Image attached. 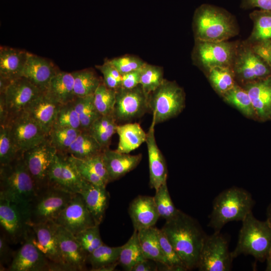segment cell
Instances as JSON below:
<instances>
[{"label": "cell", "mask_w": 271, "mask_h": 271, "mask_svg": "<svg viewBox=\"0 0 271 271\" xmlns=\"http://www.w3.org/2000/svg\"><path fill=\"white\" fill-rule=\"evenodd\" d=\"M247 91L256 115L261 120L271 118V75L247 84Z\"/></svg>", "instance_id": "484cf974"}, {"label": "cell", "mask_w": 271, "mask_h": 271, "mask_svg": "<svg viewBox=\"0 0 271 271\" xmlns=\"http://www.w3.org/2000/svg\"><path fill=\"white\" fill-rule=\"evenodd\" d=\"M28 52L17 49L1 47L0 78L10 81L21 77Z\"/></svg>", "instance_id": "83f0119b"}, {"label": "cell", "mask_w": 271, "mask_h": 271, "mask_svg": "<svg viewBox=\"0 0 271 271\" xmlns=\"http://www.w3.org/2000/svg\"><path fill=\"white\" fill-rule=\"evenodd\" d=\"M253 28L249 38L252 45L271 40V11L255 10L249 15Z\"/></svg>", "instance_id": "836d02e7"}, {"label": "cell", "mask_w": 271, "mask_h": 271, "mask_svg": "<svg viewBox=\"0 0 271 271\" xmlns=\"http://www.w3.org/2000/svg\"><path fill=\"white\" fill-rule=\"evenodd\" d=\"M233 259L227 239L220 232H214L205 237L197 268L200 271H229Z\"/></svg>", "instance_id": "9c48e42d"}, {"label": "cell", "mask_w": 271, "mask_h": 271, "mask_svg": "<svg viewBox=\"0 0 271 271\" xmlns=\"http://www.w3.org/2000/svg\"><path fill=\"white\" fill-rule=\"evenodd\" d=\"M162 250L169 265V270H188L172 244L161 229L158 230Z\"/></svg>", "instance_id": "7dc6e473"}, {"label": "cell", "mask_w": 271, "mask_h": 271, "mask_svg": "<svg viewBox=\"0 0 271 271\" xmlns=\"http://www.w3.org/2000/svg\"><path fill=\"white\" fill-rule=\"evenodd\" d=\"M10 241L5 234L0 237V266L1 270H4L5 266L10 265L15 253L10 247ZM8 269V268H7Z\"/></svg>", "instance_id": "db71d44e"}, {"label": "cell", "mask_w": 271, "mask_h": 271, "mask_svg": "<svg viewBox=\"0 0 271 271\" xmlns=\"http://www.w3.org/2000/svg\"><path fill=\"white\" fill-rule=\"evenodd\" d=\"M56 236L67 270H86L87 254L82 248L75 235L56 224Z\"/></svg>", "instance_id": "ffe728a7"}, {"label": "cell", "mask_w": 271, "mask_h": 271, "mask_svg": "<svg viewBox=\"0 0 271 271\" xmlns=\"http://www.w3.org/2000/svg\"><path fill=\"white\" fill-rule=\"evenodd\" d=\"M49 185L72 194L80 193L88 182L81 176L71 157L57 153L51 166Z\"/></svg>", "instance_id": "8fae6325"}, {"label": "cell", "mask_w": 271, "mask_h": 271, "mask_svg": "<svg viewBox=\"0 0 271 271\" xmlns=\"http://www.w3.org/2000/svg\"><path fill=\"white\" fill-rule=\"evenodd\" d=\"M6 124L20 155L38 145L48 137L24 111L10 118Z\"/></svg>", "instance_id": "4fadbf2b"}, {"label": "cell", "mask_w": 271, "mask_h": 271, "mask_svg": "<svg viewBox=\"0 0 271 271\" xmlns=\"http://www.w3.org/2000/svg\"><path fill=\"white\" fill-rule=\"evenodd\" d=\"M128 213L134 229L138 231L154 227L160 217L154 197L139 195L130 203Z\"/></svg>", "instance_id": "cb8c5ba5"}, {"label": "cell", "mask_w": 271, "mask_h": 271, "mask_svg": "<svg viewBox=\"0 0 271 271\" xmlns=\"http://www.w3.org/2000/svg\"><path fill=\"white\" fill-rule=\"evenodd\" d=\"M251 47L271 69V40L253 44Z\"/></svg>", "instance_id": "11a10c76"}, {"label": "cell", "mask_w": 271, "mask_h": 271, "mask_svg": "<svg viewBox=\"0 0 271 271\" xmlns=\"http://www.w3.org/2000/svg\"><path fill=\"white\" fill-rule=\"evenodd\" d=\"M99 226L96 224L75 235L82 248L87 255L103 244Z\"/></svg>", "instance_id": "c3c4849f"}, {"label": "cell", "mask_w": 271, "mask_h": 271, "mask_svg": "<svg viewBox=\"0 0 271 271\" xmlns=\"http://www.w3.org/2000/svg\"><path fill=\"white\" fill-rule=\"evenodd\" d=\"M193 28L196 40L217 42L236 35L238 28L234 17L222 8L208 4L195 11Z\"/></svg>", "instance_id": "7a4b0ae2"}, {"label": "cell", "mask_w": 271, "mask_h": 271, "mask_svg": "<svg viewBox=\"0 0 271 271\" xmlns=\"http://www.w3.org/2000/svg\"><path fill=\"white\" fill-rule=\"evenodd\" d=\"M155 191V195L153 197L160 217L166 220L175 217L180 210L175 206L172 200L167 183L162 185Z\"/></svg>", "instance_id": "ee69618b"}, {"label": "cell", "mask_w": 271, "mask_h": 271, "mask_svg": "<svg viewBox=\"0 0 271 271\" xmlns=\"http://www.w3.org/2000/svg\"><path fill=\"white\" fill-rule=\"evenodd\" d=\"M20 155L14 144L8 126L0 125V166L7 165Z\"/></svg>", "instance_id": "f6af8a7d"}, {"label": "cell", "mask_w": 271, "mask_h": 271, "mask_svg": "<svg viewBox=\"0 0 271 271\" xmlns=\"http://www.w3.org/2000/svg\"><path fill=\"white\" fill-rule=\"evenodd\" d=\"M116 100V90L106 86L102 82L93 94V103L101 115L113 114Z\"/></svg>", "instance_id": "60d3db41"}, {"label": "cell", "mask_w": 271, "mask_h": 271, "mask_svg": "<svg viewBox=\"0 0 271 271\" xmlns=\"http://www.w3.org/2000/svg\"><path fill=\"white\" fill-rule=\"evenodd\" d=\"M122 245L117 247L108 246L104 243L87 255V262L91 266V270L98 269L116 262L118 258Z\"/></svg>", "instance_id": "8d00e7d4"}, {"label": "cell", "mask_w": 271, "mask_h": 271, "mask_svg": "<svg viewBox=\"0 0 271 271\" xmlns=\"http://www.w3.org/2000/svg\"><path fill=\"white\" fill-rule=\"evenodd\" d=\"M265 261L266 262L265 270L271 271V249Z\"/></svg>", "instance_id": "91938a15"}, {"label": "cell", "mask_w": 271, "mask_h": 271, "mask_svg": "<svg viewBox=\"0 0 271 271\" xmlns=\"http://www.w3.org/2000/svg\"><path fill=\"white\" fill-rule=\"evenodd\" d=\"M81 130L53 126L47 138L57 153L66 154Z\"/></svg>", "instance_id": "74e56055"}, {"label": "cell", "mask_w": 271, "mask_h": 271, "mask_svg": "<svg viewBox=\"0 0 271 271\" xmlns=\"http://www.w3.org/2000/svg\"><path fill=\"white\" fill-rule=\"evenodd\" d=\"M185 100L183 89L176 82L165 79L148 96L152 120L156 125L177 115L185 106Z\"/></svg>", "instance_id": "8992f818"}, {"label": "cell", "mask_w": 271, "mask_h": 271, "mask_svg": "<svg viewBox=\"0 0 271 271\" xmlns=\"http://www.w3.org/2000/svg\"><path fill=\"white\" fill-rule=\"evenodd\" d=\"M53 126L81 129V122L73 101L60 106Z\"/></svg>", "instance_id": "bcb514c9"}, {"label": "cell", "mask_w": 271, "mask_h": 271, "mask_svg": "<svg viewBox=\"0 0 271 271\" xmlns=\"http://www.w3.org/2000/svg\"><path fill=\"white\" fill-rule=\"evenodd\" d=\"M102 158L111 182L135 169L141 161L142 155H131L108 148L103 150Z\"/></svg>", "instance_id": "d4e9b609"}, {"label": "cell", "mask_w": 271, "mask_h": 271, "mask_svg": "<svg viewBox=\"0 0 271 271\" xmlns=\"http://www.w3.org/2000/svg\"><path fill=\"white\" fill-rule=\"evenodd\" d=\"M251 194L244 189L233 187L220 192L214 199L208 226L220 232L227 223L242 221L254 205Z\"/></svg>", "instance_id": "3957f363"}, {"label": "cell", "mask_w": 271, "mask_h": 271, "mask_svg": "<svg viewBox=\"0 0 271 271\" xmlns=\"http://www.w3.org/2000/svg\"><path fill=\"white\" fill-rule=\"evenodd\" d=\"M241 222L238 240L231 252L232 257L250 255L256 260L265 261L271 249V225L267 220L256 219L252 212Z\"/></svg>", "instance_id": "5b68a950"}, {"label": "cell", "mask_w": 271, "mask_h": 271, "mask_svg": "<svg viewBox=\"0 0 271 271\" xmlns=\"http://www.w3.org/2000/svg\"><path fill=\"white\" fill-rule=\"evenodd\" d=\"M75 95L83 97L93 95L99 85L103 82L94 71L86 69L73 72Z\"/></svg>", "instance_id": "e575fe53"}, {"label": "cell", "mask_w": 271, "mask_h": 271, "mask_svg": "<svg viewBox=\"0 0 271 271\" xmlns=\"http://www.w3.org/2000/svg\"><path fill=\"white\" fill-rule=\"evenodd\" d=\"M51 263L37 248L32 240V230L15 251L7 270L47 271L51 269Z\"/></svg>", "instance_id": "ac0fdd59"}, {"label": "cell", "mask_w": 271, "mask_h": 271, "mask_svg": "<svg viewBox=\"0 0 271 271\" xmlns=\"http://www.w3.org/2000/svg\"><path fill=\"white\" fill-rule=\"evenodd\" d=\"M241 7L245 9L258 8L271 11V0H242Z\"/></svg>", "instance_id": "6f0895ef"}, {"label": "cell", "mask_w": 271, "mask_h": 271, "mask_svg": "<svg viewBox=\"0 0 271 271\" xmlns=\"http://www.w3.org/2000/svg\"><path fill=\"white\" fill-rule=\"evenodd\" d=\"M155 122L152 120L147 133L146 145L148 150L150 186L155 190L167 182L168 169L165 158L158 148L155 136Z\"/></svg>", "instance_id": "44dd1931"}, {"label": "cell", "mask_w": 271, "mask_h": 271, "mask_svg": "<svg viewBox=\"0 0 271 271\" xmlns=\"http://www.w3.org/2000/svg\"><path fill=\"white\" fill-rule=\"evenodd\" d=\"M73 104L80 118L81 129L88 130L92 123L101 116L94 105L93 95L76 97L73 100Z\"/></svg>", "instance_id": "f35d334b"}, {"label": "cell", "mask_w": 271, "mask_h": 271, "mask_svg": "<svg viewBox=\"0 0 271 271\" xmlns=\"http://www.w3.org/2000/svg\"><path fill=\"white\" fill-rule=\"evenodd\" d=\"M55 223L74 235L96 225L82 196L74 194Z\"/></svg>", "instance_id": "e0dca14e"}, {"label": "cell", "mask_w": 271, "mask_h": 271, "mask_svg": "<svg viewBox=\"0 0 271 271\" xmlns=\"http://www.w3.org/2000/svg\"><path fill=\"white\" fill-rule=\"evenodd\" d=\"M96 67L103 75V82L106 86L114 90L120 87L122 75L107 60Z\"/></svg>", "instance_id": "f907efd6"}, {"label": "cell", "mask_w": 271, "mask_h": 271, "mask_svg": "<svg viewBox=\"0 0 271 271\" xmlns=\"http://www.w3.org/2000/svg\"><path fill=\"white\" fill-rule=\"evenodd\" d=\"M141 247L138 231H134L127 240L122 245L118 263L125 270L131 271L132 267L139 262L145 259Z\"/></svg>", "instance_id": "d590c367"}, {"label": "cell", "mask_w": 271, "mask_h": 271, "mask_svg": "<svg viewBox=\"0 0 271 271\" xmlns=\"http://www.w3.org/2000/svg\"><path fill=\"white\" fill-rule=\"evenodd\" d=\"M79 194L83 198L95 224L100 225L104 218L110 197L106 187L97 186L88 182Z\"/></svg>", "instance_id": "4316f807"}, {"label": "cell", "mask_w": 271, "mask_h": 271, "mask_svg": "<svg viewBox=\"0 0 271 271\" xmlns=\"http://www.w3.org/2000/svg\"><path fill=\"white\" fill-rule=\"evenodd\" d=\"M116 133L119 141L116 150L120 153L129 154L146 141L147 133L138 123L117 125Z\"/></svg>", "instance_id": "f546056e"}, {"label": "cell", "mask_w": 271, "mask_h": 271, "mask_svg": "<svg viewBox=\"0 0 271 271\" xmlns=\"http://www.w3.org/2000/svg\"><path fill=\"white\" fill-rule=\"evenodd\" d=\"M222 95L226 101L235 106L245 115L249 117L256 115L250 97L245 89L235 85Z\"/></svg>", "instance_id": "ab89813d"}, {"label": "cell", "mask_w": 271, "mask_h": 271, "mask_svg": "<svg viewBox=\"0 0 271 271\" xmlns=\"http://www.w3.org/2000/svg\"><path fill=\"white\" fill-rule=\"evenodd\" d=\"M232 69L241 79L249 82L271 75V69L251 47H238Z\"/></svg>", "instance_id": "d6986e66"}, {"label": "cell", "mask_w": 271, "mask_h": 271, "mask_svg": "<svg viewBox=\"0 0 271 271\" xmlns=\"http://www.w3.org/2000/svg\"><path fill=\"white\" fill-rule=\"evenodd\" d=\"M209 79L213 87L223 94L234 86V72L232 68L215 67L208 69Z\"/></svg>", "instance_id": "b9f144b4"}, {"label": "cell", "mask_w": 271, "mask_h": 271, "mask_svg": "<svg viewBox=\"0 0 271 271\" xmlns=\"http://www.w3.org/2000/svg\"><path fill=\"white\" fill-rule=\"evenodd\" d=\"M73 72L59 71L51 79L46 93L61 105L73 101L76 96L74 91Z\"/></svg>", "instance_id": "f1b7e54d"}, {"label": "cell", "mask_w": 271, "mask_h": 271, "mask_svg": "<svg viewBox=\"0 0 271 271\" xmlns=\"http://www.w3.org/2000/svg\"><path fill=\"white\" fill-rule=\"evenodd\" d=\"M238 47L236 43L227 41L196 40L193 57L197 64L208 70L215 67L232 68Z\"/></svg>", "instance_id": "30bf717a"}, {"label": "cell", "mask_w": 271, "mask_h": 271, "mask_svg": "<svg viewBox=\"0 0 271 271\" xmlns=\"http://www.w3.org/2000/svg\"><path fill=\"white\" fill-rule=\"evenodd\" d=\"M187 270L197 268L201 249L206 236L199 222L180 210L161 229Z\"/></svg>", "instance_id": "6da1fadb"}, {"label": "cell", "mask_w": 271, "mask_h": 271, "mask_svg": "<svg viewBox=\"0 0 271 271\" xmlns=\"http://www.w3.org/2000/svg\"><path fill=\"white\" fill-rule=\"evenodd\" d=\"M107 61L121 75L141 68L146 63L140 58L131 55H125Z\"/></svg>", "instance_id": "681fc988"}, {"label": "cell", "mask_w": 271, "mask_h": 271, "mask_svg": "<svg viewBox=\"0 0 271 271\" xmlns=\"http://www.w3.org/2000/svg\"><path fill=\"white\" fill-rule=\"evenodd\" d=\"M157 262L148 259H145L137 264L132 268L131 271H155L158 270Z\"/></svg>", "instance_id": "680465c9"}, {"label": "cell", "mask_w": 271, "mask_h": 271, "mask_svg": "<svg viewBox=\"0 0 271 271\" xmlns=\"http://www.w3.org/2000/svg\"><path fill=\"white\" fill-rule=\"evenodd\" d=\"M117 123L113 114L101 115L87 130L97 141L104 150L109 148L112 137L116 133Z\"/></svg>", "instance_id": "d6a6232c"}, {"label": "cell", "mask_w": 271, "mask_h": 271, "mask_svg": "<svg viewBox=\"0 0 271 271\" xmlns=\"http://www.w3.org/2000/svg\"><path fill=\"white\" fill-rule=\"evenodd\" d=\"M71 157L79 173L84 179L92 184L106 187L107 185L104 181L94 172L83 160Z\"/></svg>", "instance_id": "816d5d0a"}, {"label": "cell", "mask_w": 271, "mask_h": 271, "mask_svg": "<svg viewBox=\"0 0 271 271\" xmlns=\"http://www.w3.org/2000/svg\"><path fill=\"white\" fill-rule=\"evenodd\" d=\"M141 68L122 75L120 87L131 89L140 85Z\"/></svg>", "instance_id": "9f6ffc18"}, {"label": "cell", "mask_w": 271, "mask_h": 271, "mask_svg": "<svg viewBox=\"0 0 271 271\" xmlns=\"http://www.w3.org/2000/svg\"><path fill=\"white\" fill-rule=\"evenodd\" d=\"M106 185L110 182L109 177L102 158V154L95 157L82 160Z\"/></svg>", "instance_id": "f5cc1de1"}, {"label": "cell", "mask_w": 271, "mask_h": 271, "mask_svg": "<svg viewBox=\"0 0 271 271\" xmlns=\"http://www.w3.org/2000/svg\"><path fill=\"white\" fill-rule=\"evenodd\" d=\"M103 150L87 130H81L69 149L67 154L80 160H86L102 153Z\"/></svg>", "instance_id": "1f68e13d"}, {"label": "cell", "mask_w": 271, "mask_h": 271, "mask_svg": "<svg viewBox=\"0 0 271 271\" xmlns=\"http://www.w3.org/2000/svg\"><path fill=\"white\" fill-rule=\"evenodd\" d=\"M73 194L50 185L40 190L29 204L32 225L55 222Z\"/></svg>", "instance_id": "52a82bcc"}, {"label": "cell", "mask_w": 271, "mask_h": 271, "mask_svg": "<svg viewBox=\"0 0 271 271\" xmlns=\"http://www.w3.org/2000/svg\"><path fill=\"white\" fill-rule=\"evenodd\" d=\"M266 220L271 225V203L268 205L266 209Z\"/></svg>", "instance_id": "94428289"}, {"label": "cell", "mask_w": 271, "mask_h": 271, "mask_svg": "<svg viewBox=\"0 0 271 271\" xmlns=\"http://www.w3.org/2000/svg\"><path fill=\"white\" fill-rule=\"evenodd\" d=\"M59 71L50 60L28 52L21 76L44 92L52 78Z\"/></svg>", "instance_id": "603a6c76"}, {"label": "cell", "mask_w": 271, "mask_h": 271, "mask_svg": "<svg viewBox=\"0 0 271 271\" xmlns=\"http://www.w3.org/2000/svg\"><path fill=\"white\" fill-rule=\"evenodd\" d=\"M148 96L141 85L116 90L113 115L116 122H128L143 116L150 110Z\"/></svg>", "instance_id": "7c38bea8"}, {"label": "cell", "mask_w": 271, "mask_h": 271, "mask_svg": "<svg viewBox=\"0 0 271 271\" xmlns=\"http://www.w3.org/2000/svg\"><path fill=\"white\" fill-rule=\"evenodd\" d=\"M164 79L161 67L145 63L141 68L140 84L147 94L157 89Z\"/></svg>", "instance_id": "7bdbcfd3"}, {"label": "cell", "mask_w": 271, "mask_h": 271, "mask_svg": "<svg viewBox=\"0 0 271 271\" xmlns=\"http://www.w3.org/2000/svg\"><path fill=\"white\" fill-rule=\"evenodd\" d=\"M158 228L154 227L138 231V236L144 257L164 265L163 269L169 270V265L162 250L158 233Z\"/></svg>", "instance_id": "4dcf8cb0"}, {"label": "cell", "mask_w": 271, "mask_h": 271, "mask_svg": "<svg viewBox=\"0 0 271 271\" xmlns=\"http://www.w3.org/2000/svg\"><path fill=\"white\" fill-rule=\"evenodd\" d=\"M57 153V150L47 138L23 154L26 165L38 191L49 185V172Z\"/></svg>", "instance_id": "5bb4252c"}, {"label": "cell", "mask_w": 271, "mask_h": 271, "mask_svg": "<svg viewBox=\"0 0 271 271\" xmlns=\"http://www.w3.org/2000/svg\"><path fill=\"white\" fill-rule=\"evenodd\" d=\"M43 92L24 77L12 80L5 92L0 93L4 96L8 112V120L24 111L27 106Z\"/></svg>", "instance_id": "2e32d148"}, {"label": "cell", "mask_w": 271, "mask_h": 271, "mask_svg": "<svg viewBox=\"0 0 271 271\" xmlns=\"http://www.w3.org/2000/svg\"><path fill=\"white\" fill-rule=\"evenodd\" d=\"M38 192L23 155L7 165L0 166V198L29 205Z\"/></svg>", "instance_id": "277c9868"}, {"label": "cell", "mask_w": 271, "mask_h": 271, "mask_svg": "<svg viewBox=\"0 0 271 271\" xmlns=\"http://www.w3.org/2000/svg\"><path fill=\"white\" fill-rule=\"evenodd\" d=\"M0 224L10 242L22 243L32 230L29 205L0 198Z\"/></svg>", "instance_id": "ba28073f"}, {"label": "cell", "mask_w": 271, "mask_h": 271, "mask_svg": "<svg viewBox=\"0 0 271 271\" xmlns=\"http://www.w3.org/2000/svg\"><path fill=\"white\" fill-rule=\"evenodd\" d=\"M32 240L51 263V270H67L56 236V223L50 221L32 225Z\"/></svg>", "instance_id": "9a60e30c"}, {"label": "cell", "mask_w": 271, "mask_h": 271, "mask_svg": "<svg viewBox=\"0 0 271 271\" xmlns=\"http://www.w3.org/2000/svg\"><path fill=\"white\" fill-rule=\"evenodd\" d=\"M61 105L43 92L27 106L24 111L48 136Z\"/></svg>", "instance_id": "7402d4cb"}]
</instances>
